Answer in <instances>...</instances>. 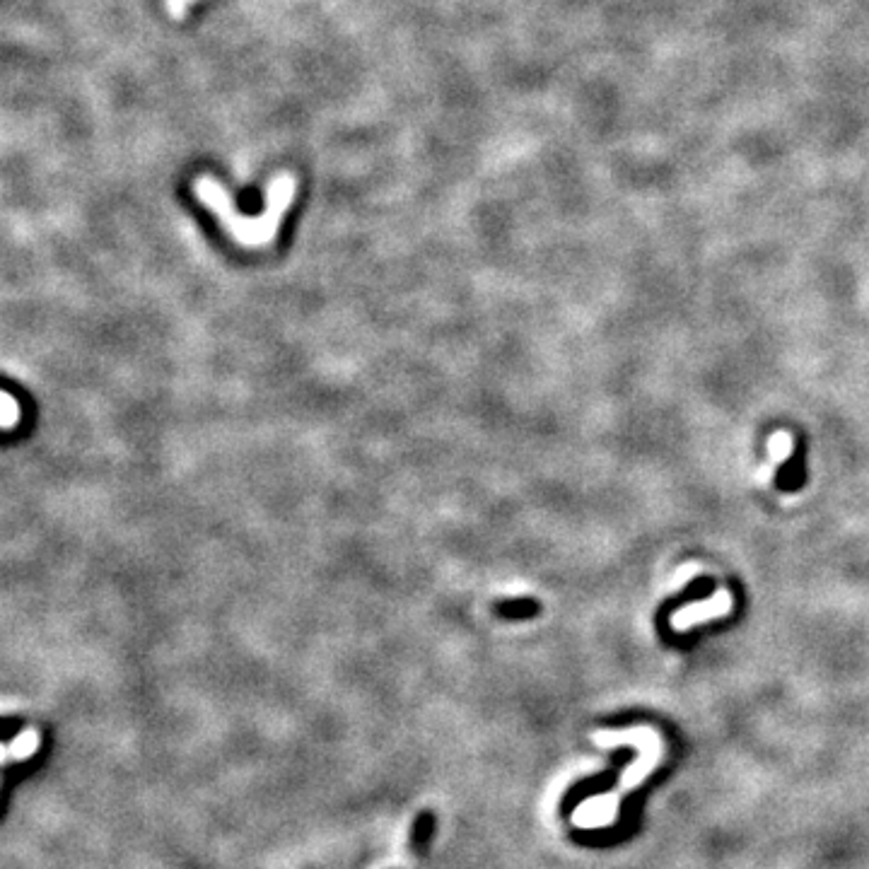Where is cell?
I'll use <instances>...</instances> for the list:
<instances>
[{"mask_svg":"<svg viewBox=\"0 0 869 869\" xmlns=\"http://www.w3.org/2000/svg\"><path fill=\"white\" fill-rule=\"evenodd\" d=\"M191 3H196V0H167L169 15H172L174 20H182Z\"/></svg>","mask_w":869,"mask_h":869,"instance_id":"9c48e42d","label":"cell"},{"mask_svg":"<svg viewBox=\"0 0 869 869\" xmlns=\"http://www.w3.org/2000/svg\"><path fill=\"white\" fill-rule=\"evenodd\" d=\"M437 831V816L433 809H421L411 824V836H408V850H411L413 860L421 862L428 857L430 843H433Z\"/></svg>","mask_w":869,"mask_h":869,"instance_id":"277c9868","label":"cell"},{"mask_svg":"<svg viewBox=\"0 0 869 869\" xmlns=\"http://www.w3.org/2000/svg\"><path fill=\"white\" fill-rule=\"evenodd\" d=\"M194 191L198 201H201L203 206H206L208 211L223 223L225 232L235 239L237 244H242V247L247 249H259V247H271V244L276 242L278 230H281V223L285 218V211H288L290 203L295 201L297 179L295 174L281 172L271 184H268L266 208L259 218H244V215H239L225 186L220 184L218 179L208 177V174H203V177L196 179Z\"/></svg>","mask_w":869,"mask_h":869,"instance_id":"6da1fadb","label":"cell"},{"mask_svg":"<svg viewBox=\"0 0 869 869\" xmlns=\"http://www.w3.org/2000/svg\"><path fill=\"white\" fill-rule=\"evenodd\" d=\"M500 611H503V614L510 616V618L529 616V614H534V611H536V604L534 602H512V604L500 606Z\"/></svg>","mask_w":869,"mask_h":869,"instance_id":"ba28073f","label":"cell"},{"mask_svg":"<svg viewBox=\"0 0 869 869\" xmlns=\"http://www.w3.org/2000/svg\"><path fill=\"white\" fill-rule=\"evenodd\" d=\"M792 449H795V437L787 433V430H778V433L768 437V452H771L773 466L783 464L792 454Z\"/></svg>","mask_w":869,"mask_h":869,"instance_id":"8992f818","label":"cell"},{"mask_svg":"<svg viewBox=\"0 0 869 869\" xmlns=\"http://www.w3.org/2000/svg\"><path fill=\"white\" fill-rule=\"evenodd\" d=\"M626 761L628 758H623V761H618V766L614 768V771H609V773H604V775H594V778H587V780H580V783H575L573 787H570L568 790V795L563 797V802H561V812H563V816H570L575 812L577 807H580L582 802H585V799H589V797H594L597 795V792H604V790H609L611 787V783H614V780L618 778V771H621L623 766H626Z\"/></svg>","mask_w":869,"mask_h":869,"instance_id":"3957f363","label":"cell"},{"mask_svg":"<svg viewBox=\"0 0 869 869\" xmlns=\"http://www.w3.org/2000/svg\"><path fill=\"white\" fill-rule=\"evenodd\" d=\"M39 746H42V734H39V729L34 727L22 729L8 746L0 744V766H5V763L27 761V758L37 754Z\"/></svg>","mask_w":869,"mask_h":869,"instance_id":"5b68a950","label":"cell"},{"mask_svg":"<svg viewBox=\"0 0 869 869\" xmlns=\"http://www.w3.org/2000/svg\"><path fill=\"white\" fill-rule=\"evenodd\" d=\"M20 404L8 392H0V428L10 430L20 423Z\"/></svg>","mask_w":869,"mask_h":869,"instance_id":"52a82bcc","label":"cell"},{"mask_svg":"<svg viewBox=\"0 0 869 869\" xmlns=\"http://www.w3.org/2000/svg\"><path fill=\"white\" fill-rule=\"evenodd\" d=\"M734 609V597L729 589H717L715 594H710L705 602L688 604L684 609L674 611L672 614V628L679 633L691 631V628L701 626V623L717 621V618H725L732 614Z\"/></svg>","mask_w":869,"mask_h":869,"instance_id":"7a4b0ae2","label":"cell"}]
</instances>
